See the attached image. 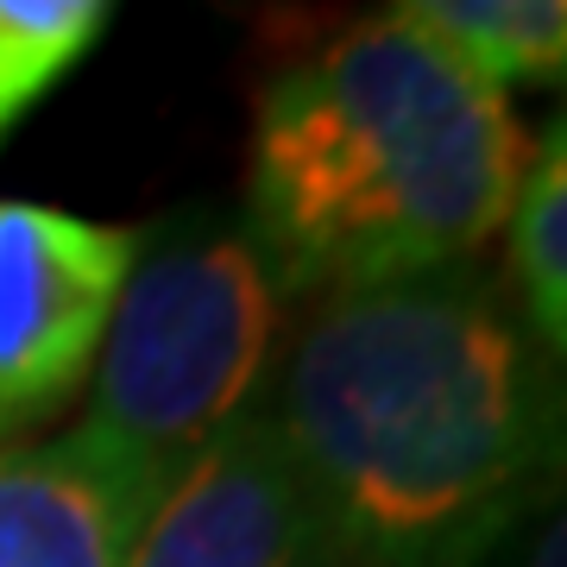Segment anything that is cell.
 I'll use <instances>...</instances> for the list:
<instances>
[{
    "instance_id": "1",
    "label": "cell",
    "mask_w": 567,
    "mask_h": 567,
    "mask_svg": "<svg viewBox=\"0 0 567 567\" xmlns=\"http://www.w3.org/2000/svg\"><path fill=\"white\" fill-rule=\"evenodd\" d=\"M278 442L365 567H473L567 480V365L492 284L429 271L316 303Z\"/></svg>"
},
{
    "instance_id": "2",
    "label": "cell",
    "mask_w": 567,
    "mask_h": 567,
    "mask_svg": "<svg viewBox=\"0 0 567 567\" xmlns=\"http://www.w3.org/2000/svg\"><path fill=\"white\" fill-rule=\"evenodd\" d=\"M529 140L511 102L398 13L265 82L246 234L278 290H372L454 271L511 221Z\"/></svg>"
},
{
    "instance_id": "3",
    "label": "cell",
    "mask_w": 567,
    "mask_h": 567,
    "mask_svg": "<svg viewBox=\"0 0 567 567\" xmlns=\"http://www.w3.org/2000/svg\"><path fill=\"white\" fill-rule=\"evenodd\" d=\"M278 328V271L246 221L227 208H189L133 252L76 429L177 480L227 423L252 416Z\"/></svg>"
},
{
    "instance_id": "4",
    "label": "cell",
    "mask_w": 567,
    "mask_h": 567,
    "mask_svg": "<svg viewBox=\"0 0 567 567\" xmlns=\"http://www.w3.org/2000/svg\"><path fill=\"white\" fill-rule=\"evenodd\" d=\"M133 252L126 227L0 203V435L70 404L95 372Z\"/></svg>"
},
{
    "instance_id": "5",
    "label": "cell",
    "mask_w": 567,
    "mask_h": 567,
    "mask_svg": "<svg viewBox=\"0 0 567 567\" xmlns=\"http://www.w3.org/2000/svg\"><path fill=\"white\" fill-rule=\"evenodd\" d=\"M322 543L278 423L252 410L164 486L126 567H297Z\"/></svg>"
},
{
    "instance_id": "6",
    "label": "cell",
    "mask_w": 567,
    "mask_h": 567,
    "mask_svg": "<svg viewBox=\"0 0 567 567\" xmlns=\"http://www.w3.org/2000/svg\"><path fill=\"white\" fill-rule=\"evenodd\" d=\"M164 486V473L82 429L63 442H0V567H126Z\"/></svg>"
},
{
    "instance_id": "7",
    "label": "cell",
    "mask_w": 567,
    "mask_h": 567,
    "mask_svg": "<svg viewBox=\"0 0 567 567\" xmlns=\"http://www.w3.org/2000/svg\"><path fill=\"white\" fill-rule=\"evenodd\" d=\"M391 13L480 70L498 95L511 82H567V0H410Z\"/></svg>"
},
{
    "instance_id": "8",
    "label": "cell",
    "mask_w": 567,
    "mask_h": 567,
    "mask_svg": "<svg viewBox=\"0 0 567 567\" xmlns=\"http://www.w3.org/2000/svg\"><path fill=\"white\" fill-rule=\"evenodd\" d=\"M511 271L524 297L529 334L567 365V107L548 126L511 203Z\"/></svg>"
},
{
    "instance_id": "9",
    "label": "cell",
    "mask_w": 567,
    "mask_h": 567,
    "mask_svg": "<svg viewBox=\"0 0 567 567\" xmlns=\"http://www.w3.org/2000/svg\"><path fill=\"white\" fill-rule=\"evenodd\" d=\"M107 0H0V145L107 39Z\"/></svg>"
},
{
    "instance_id": "10",
    "label": "cell",
    "mask_w": 567,
    "mask_h": 567,
    "mask_svg": "<svg viewBox=\"0 0 567 567\" xmlns=\"http://www.w3.org/2000/svg\"><path fill=\"white\" fill-rule=\"evenodd\" d=\"M517 567H567V480L536 505V529H529Z\"/></svg>"
},
{
    "instance_id": "11",
    "label": "cell",
    "mask_w": 567,
    "mask_h": 567,
    "mask_svg": "<svg viewBox=\"0 0 567 567\" xmlns=\"http://www.w3.org/2000/svg\"><path fill=\"white\" fill-rule=\"evenodd\" d=\"M297 567H365V561H353V555H341L334 543H322V548H309V555H303Z\"/></svg>"
}]
</instances>
